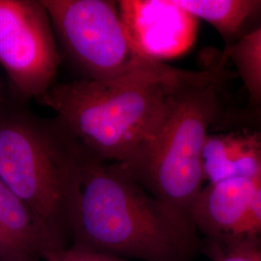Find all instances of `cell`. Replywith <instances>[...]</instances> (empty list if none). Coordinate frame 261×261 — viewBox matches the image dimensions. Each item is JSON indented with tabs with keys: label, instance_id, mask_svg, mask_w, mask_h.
<instances>
[{
	"label": "cell",
	"instance_id": "1",
	"mask_svg": "<svg viewBox=\"0 0 261 261\" xmlns=\"http://www.w3.org/2000/svg\"><path fill=\"white\" fill-rule=\"evenodd\" d=\"M211 73L160 70L119 83L88 80L55 84L38 99L85 151L99 161L132 168L157 139L179 93L207 84Z\"/></svg>",
	"mask_w": 261,
	"mask_h": 261
},
{
	"label": "cell",
	"instance_id": "2",
	"mask_svg": "<svg viewBox=\"0 0 261 261\" xmlns=\"http://www.w3.org/2000/svg\"><path fill=\"white\" fill-rule=\"evenodd\" d=\"M196 231L118 165L90 155L71 219V245L133 261H185Z\"/></svg>",
	"mask_w": 261,
	"mask_h": 261
},
{
	"label": "cell",
	"instance_id": "3",
	"mask_svg": "<svg viewBox=\"0 0 261 261\" xmlns=\"http://www.w3.org/2000/svg\"><path fill=\"white\" fill-rule=\"evenodd\" d=\"M89 154L56 117L0 98V179L56 248L71 245V219Z\"/></svg>",
	"mask_w": 261,
	"mask_h": 261
},
{
	"label": "cell",
	"instance_id": "4",
	"mask_svg": "<svg viewBox=\"0 0 261 261\" xmlns=\"http://www.w3.org/2000/svg\"><path fill=\"white\" fill-rule=\"evenodd\" d=\"M215 109L216 97L210 83L187 87L178 95L146 154L132 168H123L168 212L195 231L192 209L205 183L202 151Z\"/></svg>",
	"mask_w": 261,
	"mask_h": 261
},
{
	"label": "cell",
	"instance_id": "5",
	"mask_svg": "<svg viewBox=\"0 0 261 261\" xmlns=\"http://www.w3.org/2000/svg\"><path fill=\"white\" fill-rule=\"evenodd\" d=\"M42 1L64 54L84 80L119 83L153 73L165 64L142 57L133 48L117 1Z\"/></svg>",
	"mask_w": 261,
	"mask_h": 261
},
{
	"label": "cell",
	"instance_id": "6",
	"mask_svg": "<svg viewBox=\"0 0 261 261\" xmlns=\"http://www.w3.org/2000/svg\"><path fill=\"white\" fill-rule=\"evenodd\" d=\"M42 0H0V64L19 99H39L60 65L56 36Z\"/></svg>",
	"mask_w": 261,
	"mask_h": 261
},
{
	"label": "cell",
	"instance_id": "7",
	"mask_svg": "<svg viewBox=\"0 0 261 261\" xmlns=\"http://www.w3.org/2000/svg\"><path fill=\"white\" fill-rule=\"evenodd\" d=\"M117 7L130 45L142 57L163 62L195 42L197 19L175 0H121Z\"/></svg>",
	"mask_w": 261,
	"mask_h": 261
},
{
	"label": "cell",
	"instance_id": "8",
	"mask_svg": "<svg viewBox=\"0 0 261 261\" xmlns=\"http://www.w3.org/2000/svg\"><path fill=\"white\" fill-rule=\"evenodd\" d=\"M257 182L233 177L203 186L192 209L196 231L223 246L237 241Z\"/></svg>",
	"mask_w": 261,
	"mask_h": 261
},
{
	"label": "cell",
	"instance_id": "9",
	"mask_svg": "<svg viewBox=\"0 0 261 261\" xmlns=\"http://www.w3.org/2000/svg\"><path fill=\"white\" fill-rule=\"evenodd\" d=\"M0 231L34 260L57 249L36 217L0 179Z\"/></svg>",
	"mask_w": 261,
	"mask_h": 261
},
{
	"label": "cell",
	"instance_id": "10",
	"mask_svg": "<svg viewBox=\"0 0 261 261\" xmlns=\"http://www.w3.org/2000/svg\"><path fill=\"white\" fill-rule=\"evenodd\" d=\"M196 19H203L224 37L234 35L260 1L254 0H175Z\"/></svg>",
	"mask_w": 261,
	"mask_h": 261
},
{
	"label": "cell",
	"instance_id": "11",
	"mask_svg": "<svg viewBox=\"0 0 261 261\" xmlns=\"http://www.w3.org/2000/svg\"><path fill=\"white\" fill-rule=\"evenodd\" d=\"M248 135H208L202 151L204 181L216 183L238 177V165Z\"/></svg>",
	"mask_w": 261,
	"mask_h": 261
},
{
	"label": "cell",
	"instance_id": "12",
	"mask_svg": "<svg viewBox=\"0 0 261 261\" xmlns=\"http://www.w3.org/2000/svg\"><path fill=\"white\" fill-rule=\"evenodd\" d=\"M251 97L261 102V27L229 49Z\"/></svg>",
	"mask_w": 261,
	"mask_h": 261
},
{
	"label": "cell",
	"instance_id": "13",
	"mask_svg": "<svg viewBox=\"0 0 261 261\" xmlns=\"http://www.w3.org/2000/svg\"><path fill=\"white\" fill-rule=\"evenodd\" d=\"M41 258L45 261H133L103 252L86 250L74 245L46 251Z\"/></svg>",
	"mask_w": 261,
	"mask_h": 261
},
{
	"label": "cell",
	"instance_id": "14",
	"mask_svg": "<svg viewBox=\"0 0 261 261\" xmlns=\"http://www.w3.org/2000/svg\"><path fill=\"white\" fill-rule=\"evenodd\" d=\"M261 179L256 183L252 201L239 238L235 242L261 244ZM233 242V243H235Z\"/></svg>",
	"mask_w": 261,
	"mask_h": 261
},
{
	"label": "cell",
	"instance_id": "15",
	"mask_svg": "<svg viewBox=\"0 0 261 261\" xmlns=\"http://www.w3.org/2000/svg\"><path fill=\"white\" fill-rule=\"evenodd\" d=\"M213 261H261V244L235 242L224 245Z\"/></svg>",
	"mask_w": 261,
	"mask_h": 261
},
{
	"label": "cell",
	"instance_id": "16",
	"mask_svg": "<svg viewBox=\"0 0 261 261\" xmlns=\"http://www.w3.org/2000/svg\"><path fill=\"white\" fill-rule=\"evenodd\" d=\"M0 261H36L22 252L0 231Z\"/></svg>",
	"mask_w": 261,
	"mask_h": 261
},
{
	"label": "cell",
	"instance_id": "17",
	"mask_svg": "<svg viewBox=\"0 0 261 261\" xmlns=\"http://www.w3.org/2000/svg\"><path fill=\"white\" fill-rule=\"evenodd\" d=\"M0 98H1V95H0Z\"/></svg>",
	"mask_w": 261,
	"mask_h": 261
}]
</instances>
